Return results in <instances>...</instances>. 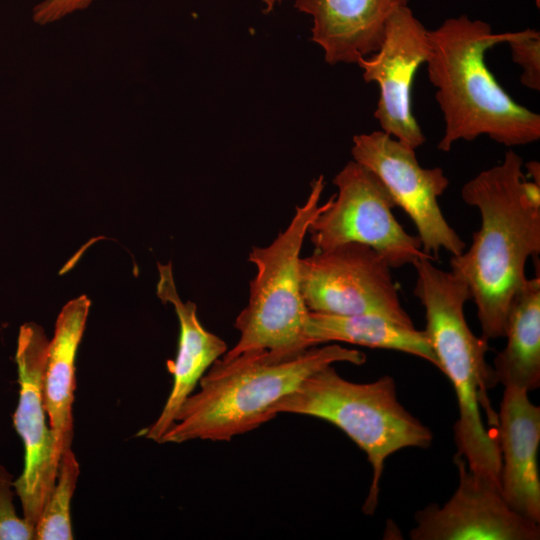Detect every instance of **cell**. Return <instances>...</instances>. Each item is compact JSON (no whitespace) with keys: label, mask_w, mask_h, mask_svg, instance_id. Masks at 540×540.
Here are the masks:
<instances>
[{"label":"cell","mask_w":540,"mask_h":540,"mask_svg":"<svg viewBox=\"0 0 540 540\" xmlns=\"http://www.w3.org/2000/svg\"><path fill=\"white\" fill-rule=\"evenodd\" d=\"M323 189L320 175L286 229L268 246L251 248L248 261L255 265L256 275L248 304L234 323L239 339L224 357L254 350L296 353L310 348L306 338L309 310L301 292L299 262L309 225L326 206L320 204Z\"/></svg>","instance_id":"8992f818"},{"label":"cell","mask_w":540,"mask_h":540,"mask_svg":"<svg viewBox=\"0 0 540 540\" xmlns=\"http://www.w3.org/2000/svg\"><path fill=\"white\" fill-rule=\"evenodd\" d=\"M351 154L411 219L426 255L436 262L442 250L452 256L465 250L466 243L449 225L438 202L449 186L442 168L422 167L415 149L382 130L355 135Z\"/></svg>","instance_id":"9c48e42d"},{"label":"cell","mask_w":540,"mask_h":540,"mask_svg":"<svg viewBox=\"0 0 540 540\" xmlns=\"http://www.w3.org/2000/svg\"><path fill=\"white\" fill-rule=\"evenodd\" d=\"M333 184L337 193L308 228L316 251L360 243L377 251L392 269L424 257L432 260L423 252L418 236L397 221L395 203L368 169L352 160L335 175Z\"/></svg>","instance_id":"52a82bcc"},{"label":"cell","mask_w":540,"mask_h":540,"mask_svg":"<svg viewBox=\"0 0 540 540\" xmlns=\"http://www.w3.org/2000/svg\"><path fill=\"white\" fill-rule=\"evenodd\" d=\"M13 475L0 465V540L35 539V529L15 510Z\"/></svg>","instance_id":"44dd1931"},{"label":"cell","mask_w":540,"mask_h":540,"mask_svg":"<svg viewBox=\"0 0 540 540\" xmlns=\"http://www.w3.org/2000/svg\"><path fill=\"white\" fill-rule=\"evenodd\" d=\"M306 338L310 347L344 342L417 356L439 368L424 330L406 327L375 314L333 315L309 311Z\"/></svg>","instance_id":"ac0fdd59"},{"label":"cell","mask_w":540,"mask_h":540,"mask_svg":"<svg viewBox=\"0 0 540 540\" xmlns=\"http://www.w3.org/2000/svg\"><path fill=\"white\" fill-rule=\"evenodd\" d=\"M459 484L443 505L430 504L415 513L413 540H538L539 524L506 503L500 484L470 471L458 454Z\"/></svg>","instance_id":"7c38bea8"},{"label":"cell","mask_w":540,"mask_h":540,"mask_svg":"<svg viewBox=\"0 0 540 540\" xmlns=\"http://www.w3.org/2000/svg\"><path fill=\"white\" fill-rule=\"evenodd\" d=\"M157 266L159 273L157 296L163 303L173 305L179 322L177 355L174 361H168V369L173 377L171 391L156 421L139 433L159 443L203 375L228 349L223 339L201 324L196 304L192 301L184 302L179 297L171 262L158 263Z\"/></svg>","instance_id":"5bb4252c"},{"label":"cell","mask_w":540,"mask_h":540,"mask_svg":"<svg viewBox=\"0 0 540 540\" xmlns=\"http://www.w3.org/2000/svg\"><path fill=\"white\" fill-rule=\"evenodd\" d=\"M411 0H295L311 16V40L331 65L356 63L378 50L387 23Z\"/></svg>","instance_id":"9a60e30c"},{"label":"cell","mask_w":540,"mask_h":540,"mask_svg":"<svg viewBox=\"0 0 540 540\" xmlns=\"http://www.w3.org/2000/svg\"><path fill=\"white\" fill-rule=\"evenodd\" d=\"M512 61L522 68L520 81L523 86L540 91V33L536 29L526 28L515 31L507 42Z\"/></svg>","instance_id":"ffe728a7"},{"label":"cell","mask_w":540,"mask_h":540,"mask_svg":"<svg viewBox=\"0 0 540 540\" xmlns=\"http://www.w3.org/2000/svg\"><path fill=\"white\" fill-rule=\"evenodd\" d=\"M514 34L494 33L487 22L464 14L429 30L428 78L445 123L440 151L482 135L507 147L540 139V115L517 103L485 62L489 49Z\"/></svg>","instance_id":"7a4b0ae2"},{"label":"cell","mask_w":540,"mask_h":540,"mask_svg":"<svg viewBox=\"0 0 540 540\" xmlns=\"http://www.w3.org/2000/svg\"><path fill=\"white\" fill-rule=\"evenodd\" d=\"M282 1L283 0H262L265 5L264 11L271 12L275 8V6L282 3Z\"/></svg>","instance_id":"cb8c5ba5"},{"label":"cell","mask_w":540,"mask_h":540,"mask_svg":"<svg viewBox=\"0 0 540 540\" xmlns=\"http://www.w3.org/2000/svg\"><path fill=\"white\" fill-rule=\"evenodd\" d=\"M49 340L33 322L19 329L15 361L19 399L13 424L24 445V467L14 481L23 518L34 527L55 485L61 455L58 453L44 402L43 377Z\"/></svg>","instance_id":"30bf717a"},{"label":"cell","mask_w":540,"mask_h":540,"mask_svg":"<svg viewBox=\"0 0 540 540\" xmlns=\"http://www.w3.org/2000/svg\"><path fill=\"white\" fill-rule=\"evenodd\" d=\"M366 355L339 344L296 353L254 350L220 357L180 407L159 443L230 441L273 417L271 406L315 371L337 362L362 365Z\"/></svg>","instance_id":"3957f363"},{"label":"cell","mask_w":540,"mask_h":540,"mask_svg":"<svg viewBox=\"0 0 540 540\" xmlns=\"http://www.w3.org/2000/svg\"><path fill=\"white\" fill-rule=\"evenodd\" d=\"M79 463L73 451L60 458L55 485L35 526L36 540H72L70 504L79 476Z\"/></svg>","instance_id":"d6986e66"},{"label":"cell","mask_w":540,"mask_h":540,"mask_svg":"<svg viewBox=\"0 0 540 540\" xmlns=\"http://www.w3.org/2000/svg\"><path fill=\"white\" fill-rule=\"evenodd\" d=\"M526 168L528 170L529 177L532 179V181L540 184V165L537 161H531L526 164Z\"/></svg>","instance_id":"603a6c76"},{"label":"cell","mask_w":540,"mask_h":540,"mask_svg":"<svg viewBox=\"0 0 540 540\" xmlns=\"http://www.w3.org/2000/svg\"><path fill=\"white\" fill-rule=\"evenodd\" d=\"M429 55V30L406 6L390 18L378 50L356 62L365 82L379 86L374 117L382 131L415 150L426 137L412 112V84Z\"/></svg>","instance_id":"8fae6325"},{"label":"cell","mask_w":540,"mask_h":540,"mask_svg":"<svg viewBox=\"0 0 540 540\" xmlns=\"http://www.w3.org/2000/svg\"><path fill=\"white\" fill-rule=\"evenodd\" d=\"M522 167V157L508 150L461 189L463 201L479 211L480 226L450 267L468 287L486 340L504 337L510 304L528 279L526 263L540 254V184L527 180Z\"/></svg>","instance_id":"6da1fadb"},{"label":"cell","mask_w":540,"mask_h":540,"mask_svg":"<svg viewBox=\"0 0 540 540\" xmlns=\"http://www.w3.org/2000/svg\"><path fill=\"white\" fill-rule=\"evenodd\" d=\"M94 0H42L32 10V19L38 25H47L86 9Z\"/></svg>","instance_id":"7402d4cb"},{"label":"cell","mask_w":540,"mask_h":540,"mask_svg":"<svg viewBox=\"0 0 540 540\" xmlns=\"http://www.w3.org/2000/svg\"><path fill=\"white\" fill-rule=\"evenodd\" d=\"M274 418L293 413L326 420L345 432L367 455L373 475L363 512L371 515L378 504L379 482L385 460L407 448H428L430 429L398 401L391 376L374 382L355 383L344 379L333 365L307 378L269 409Z\"/></svg>","instance_id":"5b68a950"},{"label":"cell","mask_w":540,"mask_h":540,"mask_svg":"<svg viewBox=\"0 0 540 540\" xmlns=\"http://www.w3.org/2000/svg\"><path fill=\"white\" fill-rule=\"evenodd\" d=\"M91 301L85 295L70 300L60 311L49 341L44 369V402L57 451L71 448L73 439L75 361Z\"/></svg>","instance_id":"2e32d148"},{"label":"cell","mask_w":540,"mask_h":540,"mask_svg":"<svg viewBox=\"0 0 540 540\" xmlns=\"http://www.w3.org/2000/svg\"><path fill=\"white\" fill-rule=\"evenodd\" d=\"M429 258L412 265L416 270L414 295L425 311V333L439 368L454 387L459 418L454 425L455 444L473 473L500 484L501 455L497 437L485 428L481 408L497 425L488 389L496 384L486 360L488 340L476 336L464 314L470 294L465 282Z\"/></svg>","instance_id":"277c9868"},{"label":"cell","mask_w":540,"mask_h":540,"mask_svg":"<svg viewBox=\"0 0 540 540\" xmlns=\"http://www.w3.org/2000/svg\"><path fill=\"white\" fill-rule=\"evenodd\" d=\"M506 346L493 360L496 383L528 392L540 386V274L514 296L506 319Z\"/></svg>","instance_id":"e0dca14e"},{"label":"cell","mask_w":540,"mask_h":540,"mask_svg":"<svg viewBox=\"0 0 540 540\" xmlns=\"http://www.w3.org/2000/svg\"><path fill=\"white\" fill-rule=\"evenodd\" d=\"M392 267L371 247L346 243L300 258L301 292L311 312L375 314L414 327L401 304Z\"/></svg>","instance_id":"ba28073f"},{"label":"cell","mask_w":540,"mask_h":540,"mask_svg":"<svg viewBox=\"0 0 540 540\" xmlns=\"http://www.w3.org/2000/svg\"><path fill=\"white\" fill-rule=\"evenodd\" d=\"M528 393L518 387H505L503 392L497 414L500 488L512 510L539 524L540 407L530 401Z\"/></svg>","instance_id":"4fadbf2b"}]
</instances>
